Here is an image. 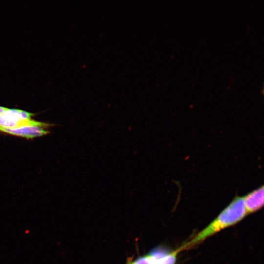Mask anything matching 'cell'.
<instances>
[{
  "label": "cell",
  "instance_id": "obj_2",
  "mask_svg": "<svg viewBox=\"0 0 264 264\" xmlns=\"http://www.w3.org/2000/svg\"><path fill=\"white\" fill-rule=\"evenodd\" d=\"M33 114L19 109H8L0 114V127L14 128L25 126H36L41 127L50 125L31 119Z\"/></svg>",
  "mask_w": 264,
  "mask_h": 264
},
{
  "label": "cell",
  "instance_id": "obj_6",
  "mask_svg": "<svg viewBox=\"0 0 264 264\" xmlns=\"http://www.w3.org/2000/svg\"><path fill=\"white\" fill-rule=\"evenodd\" d=\"M131 264H155V263L148 255L137 259Z\"/></svg>",
  "mask_w": 264,
  "mask_h": 264
},
{
  "label": "cell",
  "instance_id": "obj_1",
  "mask_svg": "<svg viewBox=\"0 0 264 264\" xmlns=\"http://www.w3.org/2000/svg\"><path fill=\"white\" fill-rule=\"evenodd\" d=\"M247 215L243 197L236 196L206 228L180 247L179 250L189 248L222 229L235 224Z\"/></svg>",
  "mask_w": 264,
  "mask_h": 264
},
{
  "label": "cell",
  "instance_id": "obj_3",
  "mask_svg": "<svg viewBox=\"0 0 264 264\" xmlns=\"http://www.w3.org/2000/svg\"><path fill=\"white\" fill-rule=\"evenodd\" d=\"M0 131L15 136L26 138H33L46 135L49 133L43 127L36 126H25L14 128L0 127Z\"/></svg>",
  "mask_w": 264,
  "mask_h": 264
},
{
  "label": "cell",
  "instance_id": "obj_5",
  "mask_svg": "<svg viewBox=\"0 0 264 264\" xmlns=\"http://www.w3.org/2000/svg\"><path fill=\"white\" fill-rule=\"evenodd\" d=\"M179 251L178 248L172 252L167 253L157 261L155 264H175Z\"/></svg>",
  "mask_w": 264,
  "mask_h": 264
},
{
  "label": "cell",
  "instance_id": "obj_7",
  "mask_svg": "<svg viewBox=\"0 0 264 264\" xmlns=\"http://www.w3.org/2000/svg\"><path fill=\"white\" fill-rule=\"evenodd\" d=\"M8 109L4 107L0 106V114L6 111Z\"/></svg>",
  "mask_w": 264,
  "mask_h": 264
},
{
  "label": "cell",
  "instance_id": "obj_8",
  "mask_svg": "<svg viewBox=\"0 0 264 264\" xmlns=\"http://www.w3.org/2000/svg\"><path fill=\"white\" fill-rule=\"evenodd\" d=\"M131 264V263H130V264Z\"/></svg>",
  "mask_w": 264,
  "mask_h": 264
},
{
  "label": "cell",
  "instance_id": "obj_4",
  "mask_svg": "<svg viewBox=\"0 0 264 264\" xmlns=\"http://www.w3.org/2000/svg\"><path fill=\"white\" fill-rule=\"evenodd\" d=\"M247 214L260 209L264 205V187L258 188L243 197Z\"/></svg>",
  "mask_w": 264,
  "mask_h": 264
}]
</instances>
